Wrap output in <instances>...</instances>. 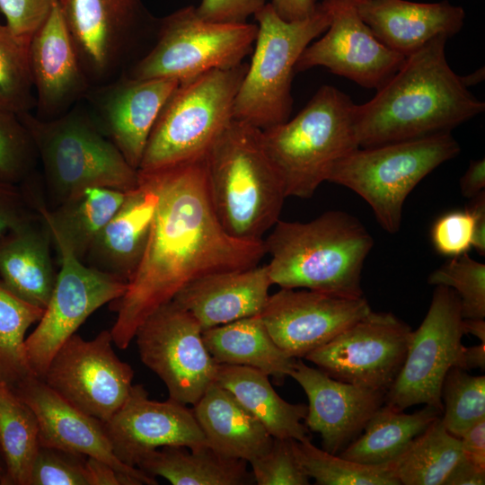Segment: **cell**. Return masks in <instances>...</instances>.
<instances>
[{"mask_svg":"<svg viewBox=\"0 0 485 485\" xmlns=\"http://www.w3.org/2000/svg\"><path fill=\"white\" fill-rule=\"evenodd\" d=\"M138 174L158 203L141 260L124 295L110 303L118 313L110 331L121 349L149 315L192 281L257 266L266 255L263 241H242L222 227L209 199L205 156Z\"/></svg>","mask_w":485,"mask_h":485,"instance_id":"obj_1","label":"cell"},{"mask_svg":"<svg viewBox=\"0 0 485 485\" xmlns=\"http://www.w3.org/2000/svg\"><path fill=\"white\" fill-rule=\"evenodd\" d=\"M446 40L435 38L407 56L370 101L355 105L359 147L451 132L484 111V101L450 67Z\"/></svg>","mask_w":485,"mask_h":485,"instance_id":"obj_2","label":"cell"},{"mask_svg":"<svg viewBox=\"0 0 485 485\" xmlns=\"http://www.w3.org/2000/svg\"><path fill=\"white\" fill-rule=\"evenodd\" d=\"M263 240L272 285L363 296L361 274L374 240L355 216L328 211L309 222L278 220Z\"/></svg>","mask_w":485,"mask_h":485,"instance_id":"obj_3","label":"cell"},{"mask_svg":"<svg viewBox=\"0 0 485 485\" xmlns=\"http://www.w3.org/2000/svg\"><path fill=\"white\" fill-rule=\"evenodd\" d=\"M209 199L233 237L262 242L287 198L261 142L260 129L233 119L205 154Z\"/></svg>","mask_w":485,"mask_h":485,"instance_id":"obj_4","label":"cell"},{"mask_svg":"<svg viewBox=\"0 0 485 485\" xmlns=\"http://www.w3.org/2000/svg\"><path fill=\"white\" fill-rule=\"evenodd\" d=\"M355 105L340 90L322 85L294 119L260 130L287 198H312L334 164L359 147Z\"/></svg>","mask_w":485,"mask_h":485,"instance_id":"obj_5","label":"cell"},{"mask_svg":"<svg viewBox=\"0 0 485 485\" xmlns=\"http://www.w3.org/2000/svg\"><path fill=\"white\" fill-rule=\"evenodd\" d=\"M18 117L32 137L56 206L90 187L125 192L137 187V170L102 133L83 101L52 119L31 112Z\"/></svg>","mask_w":485,"mask_h":485,"instance_id":"obj_6","label":"cell"},{"mask_svg":"<svg viewBox=\"0 0 485 485\" xmlns=\"http://www.w3.org/2000/svg\"><path fill=\"white\" fill-rule=\"evenodd\" d=\"M247 69L242 62L181 80L155 120L137 171L153 172L205 156L234 119V100Z\"/></svg>","mask_w":485,"mask_h":485,"instance_id":"obj_7","label":"cell"},{"mask_svg":"<svg viewBox=\"0 0 485 485\" xmlns=\"http://www.w3.org/2000/svg\"><path fill=\"white\" fill-rule=\"evenodd\" d=\"M258 31L251 64L234 104V119L260 130L289 119L295 64L305 48L331 23L327 0L305 19L287 22L269 4L254 15Z\"/></svg>","mask_w":485,"mask_h":485,"instance_id":"obj_8","label":"cell"},{"mask_svg":"<svg viewBox=\"0 0 485 485\" xmlns=\"http://www.w3.org/2000/svg\"><path fill=\"white\" fill-rule=\"evenodd\" d=\"M460 152L451 132L358 147L334 164L327 181L360 196L379 225L395 234L401 228L410 193L428 173Z\"/></svg>","mask_w":485,"mask_h":485,"instance_id":"obj_9","label":"cell"},{"mask_svg":"<svg viewBox=\"0 0 485 485\" xmlns=\"http://www.w3.org/2000/svg\"><path fill=\"white\" fill-rule=\"evenodd\" d=\"M257 24L221 23L202 19L196 6L157 19L155 42L124 75L137 79L183 80L242 63L251 51Z\"/></svg>","mask_w":485,"mask_h":485,"instance_id":"obj_10","label":"cell"},{"mask_svg":"<svg viewBox=\"0 0 485 485\" xmlns=\"http://www.w3.org/2000/svg\"><path fill=\"white\" fill-rule=\"evenodd\" d=\"M461 303L456 293L436 286L428 311L412 331L402 367L385 393L384 404L398 410L424 404L442 413L441 387L452 367L465 370Z\"/></svg>","mask_w":485,"mask_h":485,"instance_id":"obj_11","label":"cell"},{"mask_svg":"<svg viewBox=\"0 0 485 485\" xmlns=\"http://www.w3.org/2000/svg\"><path fill=\"white\" fill-rule=\"evenodd\" d=\"M57 5L92 86L123 75L157 23L141 0H57Z\"/></svg>","mask_w":485,"mask_h":485,"instance_id":"obj_12","label":"cell"},{"mask_svg":"<svg viewBox=\"0 0 485 485\" xmlns=\"http://www.w3.org/2000/svg\"><path fill=\"white\" fill-rule=\"evenodd\" d=\"M134 339L141 361L163 382L170 400L193 405L216 382L217 364L201 327L173 301L149 315Z\"/></svg>","mask_w":485,"mask_h":485,"instance_id":"obj_13","label":"cell"},{"mask_svg":"<svg viewBox=\"0 0 485 485\" xmlns=\"http://www.w3.org/2000/svg\"><path fill=\"white\" fill-rule=\"evenodd\" d=\"M113 345L108 330L90 340L75 333L40 379L76 409L106 422L128 399L134 378L133 368L116 355Z\"/></svg>","mask_w":485,"mask_h":485,"instance_id":"obj_14","label":"cell"},{"mask_svg":"<svg viewBox=\"0 0 485 485\" xmlns=\"http://www.w3.org/2000/svg\"><path fill=\"white\" fill-rule=\"evenodd\" d=\"M60 269L44 313L24 341L29 366L41 378L58 348L97 309L121 297L127 282L95 269L56 243Z\"/></svg>","mask_w":485,"mask_h":485,"instance_id":"obj_15","label":"cell"},{"mask_svg":"<svg viewBox=\"0 0 485 485\" xmlns=\"http://www.w3.org/2000/svg\"><path fill=\"white\" fill-rule=\"evenodd\" d=\"M411 333L394 314L371 310L304 358L337 380L386 393L402 367Z\"/></svg>","mask_w":485,"mask_h":485,"instance_id":"obj_16","label":"cell"},{"mask_svg":"<svg viewBox=\"0 0 485 485\" xmlns=\"http://www.w3.org/2000/svg\"><path fill=\"white\" fill-rule=\"evenodd\" d=\"M331 23L324 35L300 55L295 73L323 66L368 89H379L405 56L381 42L347 0H327Z\"/></svg>","mask_w":485,"mask_h":485,"instance_id":"obj_17","label":"cell"},{"mask_svg":"<svg viewBox=\"0 0 485 485\" xmlns=\"http://www.w3.org/2000/svg\"><path fill=\"white\" fill-rule=\"evenodd\" d=\"M371 311L364 297L281 288L259 314L276 344L289 357H304Z\"/></svg>","mask_w":485,"mask_h":485,"instance_id":"obj_18","label":"cell"},{"mask_svg":"<svg viewBox=\"0 0 485 485\" xmlns=\"http://www.w3.org/2000/svg\"><path fill=\"white\" fill-rule=\"evenodd\" d=\"M179 83L174 78L137 79L123 74L91 86L82 101L102 133L137 170L155 120Z\"/></svg>","mask_w":485,"mask_h":485,"instance_id":"obj_19","label":"cell"},{"mask_svg":"<svg viewBox=\"0 0 485 485\" xmlns=\"http://www.w3.org/2000/svg\"><path fill=\"white\" fill-rule=\"evenodd\" d=\"M103 427L115 456L130 467L163 446H208L192 409L170 399L150 400L141 384H133L124 404Z\"/></svg>","mask_w":485,"mask_h":485,"instance_id":"obj_20","label":"cell"},{"mask_svg":"<svg viewBox=\"0 0 485 485\" xmlns=\"http://www.w3.org/2000/svg\"><path fill=\"white\" fill-rule=\"evenodd\" d=\"M290 376L308 399L304 425L320 434L322 449L331 454H340L356 439L384 403V392L337 380L299 358Z\"/></svg>","mask_w":485,"mask_h":485,"instance_id":"obj_21","label":"cell"},{"mask_svg":"<svg viewBox=\"0 0 485 485\" xmlns=\"http://www.w3.org/2000/svg\"><path fill=\"white\" fill-rule=\"evenodd\" d=\"M34 412L40 446L84 454L109 463L117 471L156 485L155 478L137 467L122 463L114 454L103 422L76 409L40 377L31 375L13 389Z\"/></svg>","mask_w":485,"mask_h":485,"instance_id":"obj_22","label":"cell"},{"mask_svg":"<svg viewBox=\"0 0 485 485\" xmlns=\"http://www.w3.org/2000/svg\"><path fill=\"white\" fill-rule=\"evenodd\" d=\"M29 62L40 119H56L91 88L57 4L29 43Z\"/></svg>","mask_w":485,"mask_h":485,"instance_id":"obj_23","label":"cell"},{"mask_svg":"<svg viewBox=\"0 0 485 485\" xmlns=\"http://www.w3.org/2000/svg\"><path fill=\"white\" fill-rule=\"evenodd\" d=\"M271 285L267 265L217 271L192 281L172 301L186 310L204 331L259 315Z\"/></svg>","mask_w":485,"mask_h":485,"instance_id":"obj_24","label":"cell"},{"mask_svg":"<svg viewBox=\"0 0 485 485\" xmlns=\"http://www.w3.org/2000/svg\"><path fill=\"white\" fill-rule=\"evenodd\" d=\"M376 38L407 57L433 39H447L463 26L465 12L447 0L417 3L407 0H366L354 4Z\"/></svg>","mask_w":485,"mask_h":485,"instance_id":"obj_25","label":"cell"},{"mask_svg":"<svg viewBox=\"0 0 485 485\" xmlns=\"http://www.w3.org/2000/svg\"><path fill=\"white\" fill-rule=\"evenodd\" d=\"M157 203L156 191L138 174L137 187L95 236L83 262L128 283L145 251Z\"/></svg>","mask_w":485,"mask_h":485,"instance_id":"obj_26","label":"cell"},{"mask_svg":"<svg viewBox=\"0 0 485 485\" xmlns=\"http://www.w3.org/2000/svg\"><path fill=\"white\" fill-rule=\"evenodd\" d=\"M50 233L40 216L0 237V278L22 301L45 309L57 274L52 265Z\"/></svg>","mask_w":485,"mask_h":485,"instance_id":"obj_27","label":"cell"},{"mask_svg":"<svg viewBox=\"0 0 485 485\" xmlns=\"http://www.w3.org/2000/svg\"><path fill=\"white\" fill-rule=\"evenodd\" d=\"M192 411L207 445L223 456L250 463L273 442L265 427L216 382L193 404Z\"/></svg>","mask_w":485,"mask_h":485,"instance_id":"obj_28","label":"cell"},{"mask_svg":"<svg viewBox=\"0 0 485 485\" xmlns=\"http://www.w3.org/2000/svg\"><path fill=\"white\" fill-rule=\"evenodd\" d=\"M269 375L244 366L217 364L216 382L229 391L274 438L302 441L311 437L302 420L307 405L283 400L274 390Z\"/></svg>","mask_w":485,"mask_h":485,"instance_id":"obj_29","label":"cell"},{"mask_svg":"<svg viewBox=\"0 0 485 485\" xmlns=\"http://www.w3.org/2000/svg\"><path fill=\"white\" fill-rule=\"evenodd\" d=\"M127 194L110 188L90 187L53 208L34 198L31 199L53 243L64 244L84 261L93 239L121 207Z\"/></svg>","mask_w":485,"mask_h":485,"instance_id":"obj_30","label":"cell"},{"mask_svg":"<svg viewBox=\"0 0 485 485\" xmlns=\"http://www.w3.org/2000/svg\"><path fill=\"white\" fill-rule=\"evenodd\" d=\"M203 340L216 364L250 366L277 384L290 376L296 360L276 344L260 315L206 330Z\"/></svg>","mask_w":485,"mask_h":485,"instance_id":"obj_31","label":"cell"},{"mask_svg":"<svg viewBox=\"0 0 485 485\" xmlns=\"http://www.w3.org/2000/svg\"><path fill=\"white\" fill-rule=\"evenodd\" d=\"M247 463L223 456L209 446L167 445L145 455L137 467L173 485H245L254 481Z\"/></svg>","mask_w":485,"mask_h":485,"instance_id":"obj_32","label":"cell"},{"mask_svg":"<svg viewBox=\"0 0 485 485\" xmlns=\"http://www.w3.org/2000/svg\"><path fill=\"white\" fill-rule=\"evenodd\" d=\"M441 414L428 405L410 414L384 403L339 454L360 463L386 464Z\"/></svg>","mask_w":485,"mask_h":485,"instance_id":"obj_33","label":"cell"},{"mask_svg":"<svg viewBox=\"0 0 485 485\" xmlns=\"http://www.w3.org/2000/svg\"><path fill=\"white\" fill-rule=\"evenodd\" d=\"M463 458L460 439L446 430L440 415L386 464L400 485H444Z\"/></svg>","mask_w":485,"mask_h":485,"instance_id":"obj_34","label":"cell"},{"mask_svg":"<svg viewBox=\"0 0 485 485\" xmlns=\"http://www.w3.org/2000/svg\"><path fill=\"white\" fill-rule=\"evenodd\" d=\"M40 448L37 418L22 398L0 381V452L5 466L4 485H30Z\"/></svg>","mask_w":485,"mask_h":485,"instance_id":"obj_35","label":"cell"},{"mask_svg":"<svg viewBox=\"0 0 485 485\" xmlns=\"http://www.w3.org/2000/svg\"><path fill=\"white\" fill-rule=\"evenodd\" d=\"M43 313V309L13 295L0 278V381L12 389L34 375L24 341L28 329L40 321Z\"/></svg>","mask_w":485,"mask_h":485,"instance_id":"obj_36","label":"cell"},{"mask_svg":"<svg viewBox=\"0 0 485 485\" xmlns=\"http://www.w3.org/2000/svg\"><path fill=\"white\" fill-rule=\"evenodd\" d=\"M294 454L318 485H400L387 464H365L315 446L311 438L291 439Z\"/></svg>","mask_w":485,"mask_h":485,"instance_id":"obj_37","label":"cell"},{"mask_svg":"<svg viewBox=\"0 0 485 485\" xmlns=\"http://www.w3.org/2000/svg\"><path fill=\"white\" fill-rule=\"evenodd\" d=\"M29 62V44L0 23V109L16 114L36 106Z\"/></svg>","mask_w":485,"mask_h":485,"instance_id":"obj_38","label":"cell"},{"mask_svg":"<svg viewBox=\"0 0 485 485\" xmlns=\"http://www.w3.org/2000/svg\"><path fill=\"white\" fill-rule=\"evenodd\" d=\"M442 422L446 430L459 437L466 429L485 419V376L452 367L441 387Z\"/></svg>","mask_w":485,"mask_h":485,"instance_id":"obj_39","label":"cell"},{"mask_svg":"<svg viewBox=\"0 0 485 485\" xmlns=\"http://www.w3.org/2000/svg\"><path fill=\"white\" fill-rule=\"evenodd\" d=\"M428 282L445 286L458 295L463 319L485 318V264L468 253L450 258L434 270Z\"/></svg>","mask_w":485,"mask_h":485,"instance_id":"obj_40","label":"cell"},{"mask_svg":"<svg viewBox=\"0 0 485 485\" xmlns=\"http://www.w3.org/2000/svg\"><path fill=\"white\" fill-rule=\"evenodd\" d=\"M38 161L32 137L18 114L0 109V181L23 183Z\"/></svg>","mask_w":485,"mask_h":485,"instance_id":"obj_41","label":"cell"},{"mask_svg":"<svg viewBox=\"0 0 485 485\" xmlns=\"http://www.w3.org/2000/svg\"><path fill=\"white\" fill-rule=\"evenodd\" d=\"M86 459L84 454L40 446L30 485H89Z\"/></svg>","mask_w":485,"mask_h":485,"instance_id":"obj_42","label":"cell"},{"mask_svg":"<svg viewBox=\"0 0 485 485\" xmlns=\"http://www.w3.org/2000/svg\"><path fill=\"white\" fill-rule=\"evenodd\" d=\"M258 485H307L310 478L298 463L291 439L273 438L269 449L250 463Z\"/></svg>","mask_w":485,"mask_h":485,"instance_id":"obj_43","label":"cell"},{"mask_svg":"<svg viewBox=\"0 0 485 485\" xmlns=\"http://www.w3.org/2000/svg\"><path fill=\"white\" fill-rule=\"evenodd\" d=\"M474 216L469 207L453 210L437 217L430 229V240L436 251L453 258L472 248Z\"/></svg>","mask_w":485,"mask_h":485,"instance_id":"obj_44","label":"cell"},{"mask_svg":"<svg viewBox=\"0 0 485 485\" xmlns=\"http://www.w3.org/2000/svg\"><path fill=\"white\" fill-rule=\"evenodd\" d=\"M57 4V0H0V13L9 29L29 44Z\"/></svg>","mask_w":485,"mask_h":485,"instance_id":"obj_45","label":"cell"},{"mask_svg":"<svg viewBox=\"0 0 485 485\" xmlns=\"http://www.w3.org/2000/svg\"><path fill=\"white\" fill-rule=\"evenodd\" d=\"M39 216L19 185L0 181V237Z\"/></svg>","mask_w":485,"mask_h":485,"instance_id":"obj_46","label":"cell"},{"mask_svg":"<svg viewBox=\"0 0 485 485\" xmlns=\"http://www.w3.org/2000/svg\"><path fill=\"white\" fill-rule=\"evenodd\" d=\"M267 0H200L197 13L204 20L221 23H244L263 8Z\"/></svg>","mask_w":485,"mask_h":485,"instance_id":"obj_47","label":"cell"},{"mask_svg":"<svg viewBox=\"0 0 485 485\" xmlns=\"http://www.w3.org/2000/svg\"><path fill=\"white\" fill-rule=\"evenodd\" d=\"M463 457L481 471H485V419L476 422L459 437Z\"/></svg>","mask_w":485,"mask_h":485,"instance_id":"obj_48","label":"cell"},{"mask_svg":"<svg viewBox=\"0 0 485 485\" xmlns=\"http://www.w3.org/2000/svg\"><path fill=\"white\" fill-rule=\"evenodd\" d=\"M85 466L89 485H142L137 479L98 459L87 457Z\"/></svg>","mask_w":485,"mask_h":485,"instance_id":"obj_49","label":"cell"},{"mask_svg":"<svg viewBox=\"0 0 485 485\" xmlns=\"http://www.w3.org/2000/svg\"><path fill=\"white\" fill-rule=\"evenodd\" d=\"M276 13L287 22L299 21L313 14L318 0H271L269 3Z\"/></svg>","mask_w":485,"mask_h":485,"instance_id":"obj_50","label":"cell"},{"mask_svg":"<svg viewBox=\"0 0 485 485\" xmlns=\"http://www.w3.org/2000/svg\"><path fill=\"white\" fill-rule=\"evenodd\" d=\"M485 188V160H473L460 179V190L463 196L472 198Z\"/></svg>","mask_w":485,"mask_h":485,"instance_id":"obj_51","label":"cell"},{"mask_svg":"<svg viewBox=\"0 0 485 485\" xmlns=\"http://www.w3.org/2000/svg\"><path fill=\"white\" fill-rule=\"evenodd\" d=\"M485 471H481L464 457L454 466L444 485H483Z\"/></svg>","mask_w":485,"mask_h":485,"instance_id":"obj_52","label":"cell"},{"mask_svg":"<svg viewBox=\"0 0 485 485\" xmlns=\"http://www.w3.org/2000/svg\"><path fill=\"white\" fill-rule=\"evenodd\" d=\"M468 207L474 216V236L472 248L481 255L485 256V191H481L472 198Z\"/></svg>","mask_w":485,"mask_h":485,"instance_id":"obj_53","label":"cell"},{"mask_svg":"<svg viewBox=\"0 0 485 485\" xmlns=\"http://www.w3.org/2000/svg\"><path fill=\"white\" fill-rule=\"evenodd\" d=\"M465 370L473 368L484 369L485 366V342L476 346L464 348Z\"/></svg>","mask_w":485,"mask_h":485,"instance_id":"obj_54","label":"cell"},{"mask_svg":"<svg viewBox=\"0 0 485 485\" xmlns=\"http://www.w3.org/2000/svg\"><path fill=\"white\" fill-rule=\"evenodd\" d=\"M465 334H472L481 342H485V321L484 319H463Z\"/></svg>","mask_w":485,"mask_h":485,"instance_id":"obj_55","label":"cell"},{"mask_svg":"<svg viewBox=\"0 0 485 485\" xmlns=\"http://www.w3.org/2000/svg\"><path fill=\"white\" fill-rule=\"evenodd\" d=\"M460 79L466 88L481 84L485 79V68L482 66L469 75H460Z\"/></svg>","mask_w":485,"mask_h":485,"instance_id":"obj_56","label":"cell"},{"mask_svg":"<svg viewBox=\"0 0 485 485\" xmlns=\"http://www.w3.org/2000/svg\"><path fill=\"white\" fill-rule=\"evenodd\" d=\"M4 476H5V466H4V459L0 452V485H4Z\"/></svg>","mask_w":485,"mask_h":485,"instance_id":"obj_57","label":"cell"},{"mask_svg":"<svg viewBox=\"0 0 485 485\" xmlns=\"http://www.w3.org/2000/svg\"><path fill=\"white\" fill-rule=\"evenodd\" d=\"M352 4H357V3H360V2H363V1H366V0H347Z\"/></svg>","mask_w":485,"mask_h":485,"instance_id":"obj_58","label":"cell"}]
</instances>
